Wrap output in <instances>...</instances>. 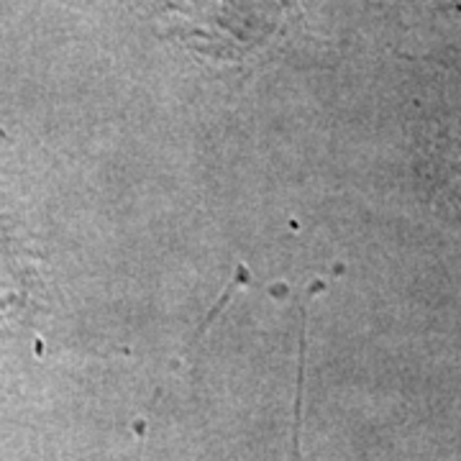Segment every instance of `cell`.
<instances>
[{"instance_id":"cell-1","label":"cell","mask_w":461,"mask_h":461,"mask_svg":"<svg viewBox=\"0 0 461 461\" xmlns=\"http://www.w3.org/2000/svg\"><path fill=\"white\" fill-rule=\"evenodd\" d=\"M172 36L213 62H244L269 47L297 0H159Z\"/></svg>"}]
</instances>
